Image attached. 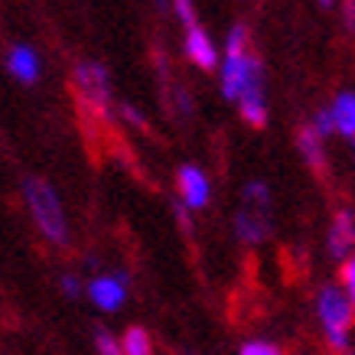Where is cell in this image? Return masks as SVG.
Instances as JSON below:
<instances>
[{
	"mask_svg": "<svg viewBox=\"0 0 355 355\" xmlns=\"http://www.w3.org/2000/svg\"><path fill=\"white\" fill-rule=\"evenodd\" d=\"M345 23L355 30V0H345Z\"/></svg>",
	"mask_w": 355,
	"mask_h": 355,
	"instance_id": "obj_23",
	"label": "cell"
},
{
	"mask_svg": "<svg viewBox=\"0 0 355 355\" xmlns=\"http://www.w3.org/2000/svg\"><path fill=\"white\" fill-rule=\"evenodd\" d=\"M326 248H329V254H333L339 264L355 254V212L352 209H339V212L333 216Z\"/></svg>",
	"mask_w": 355,
	"mask_h": 355,
	"instance_id": "obj_8",
	"label": "cell"
},
{
	"mask_svg": "<svg viewBox=\"0 0 355 355\" xmlns=\"http://www.w3.org/2000/svg\"><path fill=\"white\" fill-rule=\"evenodd\" d=\"M329 111L336 121V134L345 140H355V92H339Z\"/></svg>",
	"mask_w": 355,
	"mask_h": 355,
	"instance_id": "obj_11",
	"label": "cell"
},
{
	"mask_svg": "<svg viewBox=\"0 0 355 355\" xmlns=\"http://www.w3.org/2000/svg\"><path fill=\"white\" fill-rule=\"evenodd\" d=\"M3 65H7V72H10L17 82H23V85H36L40 76H43V59L26 43H13L10 49H7V55H3Z\"/></svg>",
	"mask_w": 355,
	"mask_h": 355,
	"instance_id": "obj_7",
	"label": "cell"
},
{
	"mask_svg": "<svg viewBox=\"0 0 355 355\" xmlns=\"http://www.w3.org/2000/svg\"><path fill=\"white\" fill-rule=\"evenodd\" d=\"M59 291H62L69 300H78V297L88 291V284H82L78 274H62V277H59Z\"/></svg>",
	"mask_w": 355,
	"mask_h": 355,
	"instance_id": "obj_18",
	"label": "cell"
},
{
	"mask_svg": "<svg viewBox=\"0 0 355 355\" xmlns=\"http://www.w3.org/2000/svg\"><path fill=\"white\" fill-rule=\"evenodd\" d=\"M160 7H166V0H160Z\"/></svg>",
	"mask_w": 355,
	"mask_h": 355,
	"instance_id": "obj_25",
	"label": "cell"
},
{
	"mask_svg": "<svg viewBox=\"0 0 355 355\" xmlns=\"http://www.w3.org/2000/svg\"><path fill=\"white\" fill-rule=\"evenodd\" d=\"M345 355H355V352H345Z\"/></svg>",
	"mask_w": 355,
	"mask_h": 355,
	"instance_id": "obj_26",
	"label": "cell"
},
{
	"mask_svg": "<svg viewBox=\"0 0 355 355\" xmlns=\"http://www.w3.org/2000/svg\"><path fill=\"white\" fill-rule=\"evenodd\" d=\"M183 46H186L189 62L199 65V69H205V72H212L216 65H222L218 62V46L212 43V36H209L202 26H189V30H186Z\"/></svg>",
	"mask_w": 355,
	"mask_h": 355,
	"instance_id": "obj_9",
	"label": "cell"
},
{
	"mask_svg": "<svg viewBox=\"0 0 355 355\" xmlns=\"http://www.w3.org/2000/svg\"><path fill=\"white\" fill-rule=\"evenodd\" d=\"M121 345H124V355H153V339L144 326H128L121 333Z\"/></svg>",
	"mask_w": 355,
	"mask_h": 355,
	"instance_id": "obj_14",
	"label": "cell"
},
{
	"mask_svg": "<svg viewBox=\"0 0 355 355\" xmlns=\"http://www.w3.org/2000/svg\"><path fill=\"white\" fill-rule=\"evenodd\" d=\"M20 196L30 209L36 228H40V235L55 248L69 245V218H65V209L59 202V193L53 189V183H46L43 176H26L20 183Z\"/></svg>",
	"mask_w": 355,
	"mask_h": 355,
	"instance_id": "obj_3",
	"label": "cell"
},
{
	"mask_svg": "<svg viewBox=\"0 0 355 355\" xmlns=\"http://www.w3.org/2000/svg\"><path fill=\"white\" fill-rule=\"evenodd\" d=\"M339 284H343V291L349 293V300L355 303V254L349 261H343V268H339Z\"/></svg>",
	"mask_w": 355,
	"mask_h": 355,
	"instance_id": "obj_20",
	"label": "cell"
},
{
	"mask_svg": "<svg viewBox=\"0 0 355 355\" xmlns=\"http://www.w3.org/2000/svg\"><path fill=\"white\" fill-rule=\"evenodd\" d=\"M173 3V10H176V17H180V23H183L186 30L189 26H196V7H193V0H170Z\"/></svg>",
	"mask_w": 355,
	"mask_h": 355,
	"instance_id": "obj_21",
	"label": "cell"
},
{
	"mask_svg": "<svg viewBox=\"0 0 355 355\" xmlns=\"http://www.w3.org/2000/svg\"><path fill=\"white\" fill-rule=\"evenodd\" d=\"M176 189H180V202L189 209V212H199L209 205V196H212V183L205 176L202 166L196 163H183L176 170Z\"/></svg>",
	"mask_w": 355,
	"mask_h": 355,
	"instance_id": "obj_6",
	"label": "cell"
},
{
	"mask_svg": "<svg viewBox=\"0 0 355 355\" xmlns=\"http://www.w3.org/2000/svg\"><path fill=\"white\" fill-rule=\"evenodd\" d=\"M313 130H316V134H320V137H329V134H336V121H333V111L326 108V111H316V114H313V124H310Z\"/></svg>",
	"mask_w": 355,
	"mask_h": 355,
	"instance_id": "obj_19",
	"label": "cell"
},
{
	"mask_svg": "<svg viewBox=\"0 0 355 355\" xmlns=\"http://www.w3.org/2000/svg\"><path fill=\"white\" fill-rule=\"evenodd\" d=\"M95 352L98 355H124V345H121V336H114L111 329H95Z\"/></svg>",
	"mask_w": 355,
	"mask_h": 355,
	"instance_id": "obj_16",
	"label": "cell"
},
{
	"mask_svg": "<svg viewBox=\"0 0 355 355\" xmlns=\"http://www.w3.org/2000/svg\"><path fill=\"white\" fill-rule=\"evenodd\" d=\"M297 147H300L303 160H306V166L316 173L326 170V150H323V137L316 134L313 128H303L300 134H297Z\"/></svg>",
	"mask_w": 355,
	"mask_h": 355,
	"instance_id": "obj_12",
	"label": "cell"
},
{
	"mask_svg": "<svg viewBox=\"0 0 355 355\" xmlns=\"http://www.w3.org/2000/svg\"><path fill=\"white\" fill-rule=\"evenodd\" d=\"M316 320L323 329V343L329 352L345 355L352 352V329H355V303L343 291V284H323L316 291Z\"/></svg>",
	"mask_w": 355,
	"mask_h": 355,
	"instance_id": "obj_2",
	"label": "cell"
},
{
	"mask_svg": "<svg viewBox=\"0 0 355 355\" xmlns=\"http://www.w3.org/2000/svg\"><path fill=\"white\" fill-rule=\"evenodd\" d=\"M121 114H124V118H128L130 124H137V128H144V114H140V111H134L130 105H124V108H121Z\"/></svg>",
	"mask_w": 355,
	"mask_h": 355,
	"instance_id": "obj_22",
	"label": "cell"
},
{
	"mask_svg": "<svg viewBox=\"0 0 355 355\" xmlns=\"http://www.w3.org/2000/svg\"><path fill=\"white\" fill-rule=\"evenodd\" d=\"M245 205L248 209H258V212H268V205H270V186L268 183H261V180H251V183L245 186Z\"/></svg>",
	"mask_w": 355,
	"mask_h": 355,
	"instance_id": "obj_15",
	"label": "cell"
},
{
	"mask_svg": "<svg viewBox=\"0 0 355 355\" xmlns=\"http://www.w3.org/2000/svg\"><path fill=\"white\" fill-rule=\"evenodd\" d=\"M238 355H284V352H280V345L268 343V339H248V343L238 349Z\"/></svg>",
	"mask_w": 355,
	"mask_h": 355,
	"instance_id": "obj_17",
	"label": "cell"
},
{
	"mask_svg": "<svg viewBox=\"0 0 355 355\" xmlns=\"http://www.w3.org/2000/svg\"><path fill=\"white\" fill-rule=\"evenodd\" d=\"M320 3H323V7H333V3H336V0H320Z\"/></svg>",
	"mask_w": 355,
	"mask_h": 355,
	"instance_id": "obj_24",
	"label": "cell"
},
{
	"mask_svg": "<svg viewBox=\"0 0 355 355\" xmlns=\"http://www.w3.org/2000/svg\"><path fill=\"white\" fill-rule=\"evenodd\" d=\"M235 235L238 241H245V245H261L264 238L270 235V222L264 212H258V209H241L235 216Z\"/></svg>",
	"mask_w": 355,
	"mask_h": 355,
	"instance_id": "obj_10",
	"label": "cell"
},
{
	"mask_svg": "<svg viewBox=\"0 0 355 355\" xmlns=\"http://www.w3.org/2000/svg\"><path fill=\"white\" fill-rule=\"evenodd\" d=\"M248 46H251V30L245 23H235L225 36V53H222V65H218L222 95L235 105L241 101V95L264 92V65Z\"/></svg>",
	"mask_w": 355,
	"mask_h": 355,
	"instance_id": "obj_1",
	"label": "cell"
},
{
	"mask_svg": "<svg viewBox=\"0 0 355 355\" xmlns=\"http://www.w3.org/2000/svg\"><path fill=\"white\" fill-rule=\"evenodd\" d=\"M76 88L78 95L85 98L95 111H108V98H111V85H108V72L105 65L88 59V62L76 65Z\"/></svg>",
	"mask_w": 355,
	"mask_h": 355,
	"instance_id": "obj_5",
	"label": "cell"
},
{
	"mask_svg": "<svg viewBox=\"0 0 355 355\" xmlns=\"http://www.w3.org/2000/svg\"><path fill=\"white\" fill-rule=\"evenodd\" d=\"M238 114H241L245 124H251V128H264V121H268V101H264V92L241 95V101H238Z\"/></svg>",
	"mask_w": 355,
	"mask_h": 355,
	"instance_id": "obj_13",
	"label": "cell"
},
{
	"mask_svg": "<svg viewBox=\"0 0 355 355\" xmlns=\"http://www.w3.org/2000/svg\"><path fill=\"white\" fill-rule=\"evenodd\" d=\"M130 293V274L128 270H114V274H95L88 280V303L101 313H118L128 303Z\"/></svg>",
	"mask_w": 355,
	"mask_h": 355,
	"instance_id": "obj_4",
	"label": "cell"
}]
</instances>
